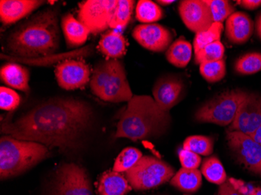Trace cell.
I'll use <instances>...</instances> for the list:
<instances>
[{
  "instance_id": "cell-1",
  "label": "cell",
  "mask_w": 261,
  "mask_h": 195,
  "mask_svg": "<svg viewBox=\"0 0 261 195\" xmlns=\"http://www.w3.org/2000/svg\"><path fill=\"white\" fill-rule=\"evenodd\" d=\"M92 118L87 102L57 98L39 104L15 121L4 120L1 132L65 152L76 147Z\"/></svg>"
},
{
  "instance_id": "cell-2",
  "label": "cell",
  "mask_w": 261,
  "mask_h": 195,
  "mask_svg": "<svg viewBox=\"0 0 261 195\" xmlns=\"http://www.w3.org/2000/svg\"><path fill=\"white\" fill-rule=\"evenodd\" d=\"M60 45L58 18L55 10L47 9L20 23L6 41L11 57L38 59L54 55Z\"/></svg>"
},
{
  "instance_id": "cell-3",
  "label": "cell",
  "mask_w": 261,
  "mask_h": 195,
  "mask_svg": "<svg viewBox=\"0 0 261 195\" xmlns=\"http://www.w3.org/2000/svg\"><path fill=\"white\" fill-rule=\"evenodd\" d=\"M171 118L149 95H135L121 114L115 137L133 142L159 137L168 130Z\"/></svg>"
},
{
  "instance_id": "cell-4",
  "label": "cell",
  "mask_w": 261,
  "mask_h": 195,
  "mask_svg": "<svg viewBox=\"0 0 261 195\" xmlns=\"http://www.w3.org/2000/svg\"><path fill=\"white\" fill-rule=\"evenodd\" d=\"M49 155V149L37 142L10 135L0 139V177L2 180L20 175Z\"/></svg>"
},
{
  "instance_id": "cell-5",
  "label": "cell",
  "mask_w": 261,
  "mask_h": 195,
  "mask_svg": "<svg viewBox=\"0 0 261 195\" xmlns=\"http://www.w3.org/2000/svg\"><path fill=\"white\" fill-rule=\"evenodd\" d=\"M92 93L105 102H127L134 96L127 81L122 63L118 60H107L94 69L90 80Z\"/></svg>"
},
{
  "instance_id": "cell-6",
  "label": "cell",
  "mask_w": 261,
  "mask_h": 195,
  "mask_svg": "<svg viewBox=\"0 0 261 195\" xmlns=\"http://www.w3.org/2000/svg\"><path fill=\"white\" fill-rule=\"evenodd\" d=\"M248 94L249 92L242 89L224 91L198 108L195 113V120L221 127L230 126Z\"/></svg>"
},
{
  "instance_id": "cell-7",
  "label": "cell",
  "mask_w": 261,
  "mask_h": 195,
  "mask_svg": "<svg viewBox=\"0 0 261 195\" xmlns=\"http://www.w3.org/2000/svg\"><path fill=\"white\" fill-rule=\"evenodd\" d=\"M174 174V169L171 165L152 156H142L133 168L124 173L130 187L139 191L163 185Z\"/></svg>"
},
{
  "instance_id": "cell-8",
  "label": "cell",
  "mask_w": 261,
  "mask_h": 195,
  "mask_svg": "<svg viewBox=\"0 0 261 195\" xmlns=\"http://www.w3.org/2000/svg\"><path fill=\"white\" fill-rule=\"evenodd\" d=\"M51 195H94L86 170L75 163L61 165L56 173Z\"/></svg>"
},
{
  "instance_id": "cell-9",
  "label": "cell",
  "mask_w": 261,
  "mask_h": 195,
  "mask_svg": "<svg viewBox=\"0 0 261 195\" xmlns=\"http://www.w3.org/2000/svg\"><path fill=\"white\" fill-rule=\"evenodd\" d=\"M228 146L240 165L261 177V146L251 137L238 131H227Z\"/></svg>"
},
{
  "instance_id": "cell-10",
  "label": "cell",
  "mask_w": 261,
  "mask_h": 195,
  "mask_svg": "<svg viewBox=\"0 0 261 195\" xmlns=\"http://www.w3.org/2000/svg\"><path fill=\"white\" fill-rule=\"evenodd\" d=\"M117 0H87L79 4L77 17L90 30L97 35L109 27Z\"/></svg>"
},
{
  "instance_id": "cell-11",
  "label": "cell",
  "mask_w": 261,
  "mask_h": 195,
  "mask_svg": "<svg viewBox=\"0 0 261 195\" xmlns=\"http://www.w3.org/2000/svg\"><path fill=\"white\" fill-rule=\"evenodd\" d=\"M260 126L261 94L249 92L228 131L241 132L251 136Z\"/></svg>"
},
{
  "instance_id": "cell-12",
  "label": "cell",
  "mask_w": 261,
  "mask_h": 195,
  "mask_svg": "<svg viewBox=\"0 0 261 195\" xmlns=\"http://www.w3.org/2000/svg\"><path fill=\"white\" fill-rule=\"evenodd\" d=\"M178 12L186 27L196 34L207 30L215 23L206 0H183Z\"/></svg>"
},
{
  "instance_id": "cell-13",
  "label": "cell",
  "mask_w": 261,
  "mask_h": 195,
  "mask_svg": "<svg viewBox=\"0 0 261 195\" xmlns=\"http://www.w3.org/2000/svg\"><path fill=\"white\" fill-rule=\"evenodd\" d=\"M55 75L60 87L67 91L75 90L87 85L90 69L83 60H65L56 67Z\"/></svg>"
},
{
  "instance_id": "cell-14",
  "label": "cell",
  "mask_w": 261,
  "mask_h": 195,
  "mask_svg": "<svg viewBox=\"0 0 261 195\" xmlns=\"http://www.w3.org/2000/svg\"><path fill=\"white\" fill-rule=\"evenodd\" d=\"M135 40L152 52L167 51L172 42L171 31L158 23H144L136 26L133 32Z\"/></svg>"
},
{
  "instance_id": "cell-15",
  "label": "cell",
  "mask_w": 261,
  "mask_h": 195,
  "mask_svg": "<svg viewBox=\"0 0 261 195\" xmlns=\"http://www.w3.org/2000/svg\"><path fill=\"white\" fill-rule=\"evenodd\" d=\"M184 83L174 76H166L158 79L152 89L154 100L163 110L169 112L182 99Z\"/></svg>"
},
{
  "instance_id": "cell-16",
  "label": "cell",
  "mask_w": 261,
  "mask_h": 195,
  "mask_svg": "<svg viewBox=\"0 0 261 195\" xmlns=\"http://www.w3.org/2000/svg\"><path fill=\"white\" fill-rule=\"evenodd\" d=\"M254 23L251 17L244 12H234L226 20L225 35L231 43L242 45L251 38Z\"/></svg>"
},
{
  "instance_id": "cell-17",
  "label": "cell",
  "mask_w": 261,
  "mask_h": 195,
  "mask_svg": "<svg viewBox=\"0 0 261 195\" xmlns=\"http://www.w3.org/2000/svg\"><path fill=\"white\" fill-rule=\"evenodd\" d=\"M39 0H1L0 1V19L4 25L12 23L32 14L34 10L44 4Z\"/></svg>"
},
{
  "instance_id": "cell-18",
  "label": "cell",
  "mask_w": 261,
  "mask_h": 195,
  "mask_svg": "<svg viewBox=\"0 0 261 195\" xmlns=\"http://www.w3.org/2000/svg\"><path fill=\"white\" fill-rule=\"evenodd\" d=\"M61 27L68 48H77L86 43L91 34L90 30L84 23L67 14L62 17Z\"/></svg>"
},
{
  "instance_id": "cell-19",
  "label": "cell",
  "mask_w": 261,
  "mask_h": 195,
  "mask_svg": "<svg viewBox=\"0 0 261 195\" xmlns=\"http://www.w3.org/2000/svg\"><path fill=\"white\" fill-rule=\"evenodd\" d=\"M132 190L125 176L114 170L104 173L98 181V195H126Z\"/></svg>"
},
{
  "instance_id": "cell-20",
  "label": "cell",
  "mask_w": 261,
  "mask_h": 195,
  "mask_svg": "<svg viewBox=\"0 0 261 195\" xmlns=\"http://www.w3.org/2000/svg\"><path fill=\"white\" fill-rule=\"evenodd\" d=\"M0 76L3 82L10 87L29 93L30 74L26 67L15 63L6 64L1 67Z\"/></svg>"
},
{
  "instance_id": "cell-21",
  "label": "cell",
  "mask_w": 261,
  "mask_h": 195,
  "mask_svg": "<svg viewBox=\"0 0 261 195\" xmlns=\"http://www.w3.org/2000/svg\"><path fill=\"white\" fill-rule=\"evenodd\" d=\"M127 43L122 34L111 31L102 35L98 49L107 60H117L125 55Z\"/></svg>"
},
{
  "instance_id": "cell-22",
  "label": "cell",
  "mask_w": 261,
  "mask_h": 195,
  "mask_svg": "<svg viewBox=\"0 0 261 195\" xmlns=\"http://www.w3.org/2000/svg\"><path fill=\"white\" fill-rule=\"evenodd\" d=\"M202 174L198 170L180 169L171 180V184L183 192L194 193L202 186Z\"/></svg>"
},
{
  "instance_id": "cell-23",
  "label": "cell",
  "mask_w": 261,
  "mask_h": 195,
  "mask_svg": "<svg viewBox=\"0 0 261 195\" xmlns=\"http://www.w3.org/2000/svg\"><path fill=\"white\" fill-rule=\"evenodd\" d=\"M191 43L183 37L174 41L168 50L166 51V58L174 67L183 68L190 62L193 53Z\"/></svg>"
},
{
  "instance_id": "cell-24",
  "label": "cell",
  "mask_w": 261,
  "mask_h": 195,
  "mask_svg": "<svg viewBox=\"0 0 261 195\" xmlns=\"http://www.w3.org/2000/svg\"><path fill=\"white\" fill-rule=\"evenodd\" d=\"M201 174L212 184L221 185L226 181L227 174L219 158L216 156L207 157L201 165Z\"/></svg>"
},
{
  "instance_id": "cell-25",
  "label": "cell",
  "mask_w": 261,
  "mask_h": 195,
  "mask_svg": "<svg viewBox=\"0 0 261 195\" xmlns=\"http://www.w3.org/2000/svg\"><path fill=\"white\" fill-rule=\"evenodd\" d=\"M134 5L135 1L133 0H117L109 27L112 29L126 27L133 15Z\"/></svg>"
},
{
  "instance_id": "cell-26",
  "label": "cell",
  "mask_w": 261,
  "mask_h": 195,
  "mask_svg": "<svg viewBox=\"0 0 261 195\" xmlns=\"http://www.w3.org/2000/svg\"><path fill=\"white\" fill-rule=\"evenodd\" d=\"M164 17L162 9L150 0H140L136 6V17L143 23H153Z\"/></svg>"
},
{
  "instance_id": "cell-27",
  "label": "cell",
  "mask_w": 261,
  "mask_h": 195,
  "mask_svg": "<svg viewBox=\"0 0 261 195\" xmlns=\"http://www.w3.org/2000/svg\"><path fill=\"white\" fill-rule=\"evenodd\" d=\"M234 69L241 75H250L261 71V52H248L239 57L234 62Z\"/></svg>"
},
{
  "instance_id": "cell-28",
  "label": "cell",
  "mask_w": 261,
  "mask_h": 195,
  "mask_svg": "<svg viewBox=\"0 0 261 195\" xmlns=\"http://www.w3.org/2000/svg\"><path fill=\"white\" fill-rule=\"evenodd\" d=\"M223 29H224L223 23L215 22L207 30L196 34L193 41L195 54L206 45L221 40Z\"/></svg>"
},
{
  "instance_id": "cell-29",
  "label": "cell",
  "mask_w": 261,
  "mask_h": 195,
  "mask_svg": "<svg viewBox=\"0 0 261 195\" xmlns=\"http://www.w3.org/2000/svg\"><path fill=\"white\" fill-rule=\"evenodd\" d=\"M183 149L199 155L207 156L211 155L214 151V140L207 136H189L185 140Z\"/></svg>"
},
{
  "instance_id": "cell-30",
  "label": "cell",
  "mask_w": 261,
  "mask_h": 195,
  "mask_svg": "<svg viewBox=\"0 0 261 195\" xmlns=\"http://www.w3.org/2000/svg\"><path fill=\"white\" fill-rule=\"evenodd\" d=\"M142 157V152L139 149L133 147L126 148L116 158L113 170L118 173L127 172L140 160Z\"/></svg>"
},
{
  "instance_id": "cell-31",
  "label": "cell",
  "mask_w": 261,
  "mask_h": 195,
  "mask_svg": "<svg viewBox=\"0 0 261 195\" xmlns=\"http://www.w3.org/2000/svg\"><path fill=\"white\" fill-rule=\"evenodd\" d=\"M224 52L225 48L221 41L213 42L195 54V63L200 65L204 63L215 62L223 60Z\"/></svg>"
},
{
  "instance_id": "cell-32",
  "label": "cell",
  "mask_w": 261,
  "mask_h": 195,
  "mask_svg": "<svg viewBox=\"0 0 261 195\" xmlns=\"http://www.w3.org/2000/svg\"><path fill=\"white\" fill-rule=\"evenodd\" d=\"M199 72L209 83H215L222 80L226 75V64L224 59L215 62L204 63L199 65Z\"/></svg>"
},
{
  "instance_id": "cell-33",
  "label": "cell",
  "mask_w": 261,
  "mask_h": 195,
  "mask_svg": "<svg viewBox=\"0 0 261 195\" xmlns=\"http://www.w3.org/2000/svg\"><path fill=\"white\" fill-rule=\"evenodd\" d=\"M211 9L214 22L222 23L234 14L236 8L227 0H206Z\"/></svg>"
},
{
  "instance_id": "cell-34",
  "label": "cell",
  "mask_w": 261,
  "mask_h": 195,
  "mask_svg": "<svg viewBox=\"0 0 261 195\" xmlns=\"http://www.w3.org/2000/svg\"><path fill=\"white\" fill-rule=\"evenodd\" d=\"M20 98L15 91L8 88H0V107L6 111H12L20 105Z\"/></svg>"
},
{
  "instance_id": "cell-35",
  "label": "cell",
  "mask_w": 261,
  "mask_h": 195,
  "mask_svg": "<svg viewBox=\"0 0 261 195\" xmlns=\"http://www.w3.org/2000/svg\"><path fill=\"white\" fill-rule=\"evenodd\" d=\"M178 158L182 168L188 170H198L202 162L200 155L184 149H180Z\"/></svg>"
},
{
  "instance_id": "cell-36",
  "label": "cell",
  "mask_w": 261,
  "mask_h": 195,
  "mask_svg": "<svg viewBox=\"0 0 261 195\" xmlns=\"http://www.w3.org/2000/svg\"><path fill=\"white\" fill-rule=\"evenodd\" d=\"M218 195H244L240 193L237 189L233 186L229 180H227L224 184L219 186Z\"/></svg>"
},
{
  "instance_id": "cell-37",
  "label": "cell",
  "mask_w": 261,
  "mask_h": 195,
  "mask_svg": "<svg viewBox=\"0 0 261 195\" xmlns=\"http://www.w3.org/2000/svg\"><path fill=\"white\" fill-rule=\"evenodd\" d=\"M236 3L240 7L248 10H254L261 7V0H242Z\"/></svg>"
},
{
  "instance_id": "cell-38",
  "label": "cell",
  "mask_w": 261,
  "mask_h": 195,
  "mask_svg": "<svg viewBox=\"0 0 261 195\" xmlns=\"http://www.w3.org/2000/svg\"><path fill=\"white\" fill-rule=\"evenodd\" d=\"M256 35L261 41V12L256 16V23H255Z\"/></svg>"
},
{
  "instance_id": "cell-39",
  "label": "cell",
  "mask_w": 261,
  "mask_h": 195,
  "mask_svg": "<svg viewBox=\"0 0 261 195\" xmlns=\"http://www.w3.org/2000/svg\"><path fill=\"white\" fill-rule=\"evenodd\" d=\"M251 137L261 146V126L252 134Z\"/></svg>"
},
{
  "instance_id": "cell-40",
  "label": "cell",
  "mask_w": 261,
  "mask_h": 195,
  "mask_svg": "<svg viewBox=\"0 0 261 195\" xmlns=\"http://www.w3.org/2000/svg\"><path fill=\"white\" fill-rule=\"evenodd\" d=\"M248 195H261V187H255L253 190H250Z\"/></svg>"
},
{
  "instance_id": "cell-41",
  "label": "cell",
  "mask_w": 261,
  "mask_h": 195,
  "mask_svg": "<svg viewBox=\"0 0 261 195\" xmlns=\"http://www.w3.org/2000/svg\"><path fill=\"white\" fill-rule=\"evenodd\" d=\"M156 3H159L161 5L167 6L173 4V3H174V1H173V0H171V1H164V0H159V1H156Z\"/></svg>"
},
{
  "instance_id": "cell-42",
  "label": "cell",
  "mask_w": 261,
  "mask_h": 195,
  "mask_svg": "<svg viewBox=\"0 0 261 195\" xmlns=\"http://www.w3.org/2000/svg\"><path fill=\"white\" fill-rule=\"evenodd\" d=\"M185 195H189V194H185Z\"/></svg>"
}]
</instances>
